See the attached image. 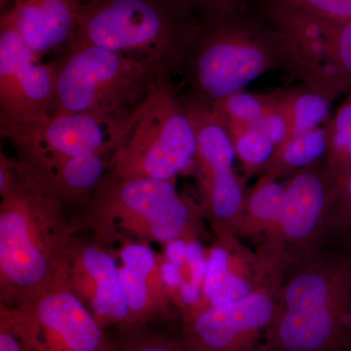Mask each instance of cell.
Here are the masks:
<instances>
[{
    "mask_svg": "<svg viewBox=\"0 0 351 351\" xmlns=\"http://www.w3.org/2000/svg\"><path fill=\"white\" fill-rule=\"evenodd\" d=\"M0 195L1 306H16L60 280L82 223L36 167L2 152Z\"/></svg>",
    "mask_w": 351,
    "mask_h": 351,
    "instance_id": "6da1fadb",
    "label": "cell"
},
{
    "mask_svg": "<svg viewBox=\"0 0 351 351\" xmlns=\"http://www.w3.org/2000/svg\"><path fill=\"white\" fill-rule=\"evenodd\" d=\"M260 351H351V258L318 248L286 269Z\"/></svg>",
    "mask_w": 351,
    "mask_h": 351,
    "instance_id": "7a4b0ae2",
    "label": "cell"
},
{
    "mask_svg": "<svg viewBox=\"0 0 351 351\" xmlns=\"http://www.w3.org/2000/svg\"><path fill=\"white\" fill-rule=\"evenodd\" d=\"M203 217L201 205L180 195L176 182L106 177L82 223L101 243L166 245L176 239L197 240Z\"/></svg>",
    "mask_w": 351,
    "mask_h": 351,
    "instance_id": "3957f363",
    "label": "cell"
},
{
    "mask_svg": "<svg viewBox=\"0 0 351 351\" xmlns=\"http://www.w3.org/2000/svg\"><path fill=\"white\" fill-rule=\"evenodd\" d=\"M189 76L195 100L211 105L274 69L295 73L287 41L276 27L235 18L221 21L189 44Z\"/></svg>",
    "mask_w": 351,
    "mask_h": 351,
    "instance_id": "277c9868",
    "label": "cell"
},
{
    "mask_svg": "<svg viewBox=\"0 0 351 351\" xmlns=\"http://www.w3.org/2000/svg\"><path fill=\"white\" fill-rule=\"evenodd\" d=\"M196 149L186 105L178 100L169 75L163 73L129 119L107 177L176 182L193 171Z\"/></svg>",
    "mask_w": 351,
    "mask_h": 351,
    "instance_id": "5b68a950",
    "label": "cell"
},
{
    "mask_svg": "<svg viewBox=\"0 0 351 351\" xmlns=\"http://www.w3.org/2000/svg\"><path fill=\"white\" fill-rule=\"evenodd\" d=\"M163 73L141 60L90 44H75L58 68L53 113L128 119Z\"/></svg>",
    "mask_w": 351,
    "mask_h": 351,
    "instance_id": "8992f818",
    "label": "cell"
},
{
    "mask_svg": "<svg viewBox=\"0 0 351 351\" xmlns=\"http://www.w3.org/2000/svg\"><path fill=\"white\" fill-rule=\"evenodd\" d=\"M193 36L180 34L149 0H107L82 11L75 44H90L169 73L184 62Z\"/></svg>",
    "mask_w": 351,
    "mask_h": 351,
    "instance_id": "52a82bcc",
    "label": "cell"
},
{
    "mask_svg": "<svg viewBox=\"0 0 351 351\" xmlns=\"http://www.w3.org/2000/svg\"><path fill=\"white\" fill-rule=\"evenodd\" d=\"M338 191L325 163L319 161L298 171L285 182L276 226L256 250L279 276L319 248L331 226Z\"/></svg>",
    "mask_w": 351,
    "mask_h": 351,
    "instance_id": "ba28073f",
    "label": "cell"
},
{
    "mask_svg": "<svg viewBox=\"0 0 351 351\" xmlns=\"http://www.w3.org/2000/svg\"><path fill=\"white\" fill-rule=\"evenodd\" d=\"M0 324L29 351H117L105 329L62 280L16 306H0Z\"/></svg>",
    "mask_w": 351,
    "mask_h": 351,
    "instance_id": "9c48e42d",
    "label": "cell"
},
{
    "mask_svg": "<svg viewBox=\"0 0 351 351\" xmlns=\"http://www.w3.org/2000/svg\"><path fill=\"white\" fill-rule=\"evenodd\" d=\"M272 25L287 41L295 75L308 86L339 97L351 89V21L332 22L274 3Z\"/></svg>",
    "mask_w": 351,
    "mask_h": 351,
    "instance_id": "30bf717a",
    "label": "cell"
},
{
    "mask_svg": "<svg viewBox=\"0 0 351 351\" xmlns=\"http://www.w3.org/2000/svg\"><path fill=\"white\" fill-rule=\"evenodd\" d=\"M129 119L119 121L88 113L54 112L32 121H0V131L19 149L20 158L43 164L117 149Z\"/></svg>",
    "mask_w": 351,
    "mask_h": 351,
    "instance_id": "8fae6325",
    "label": "cell"
},
{
    "mask_svg": "<svg viewBox=\"0 0 351 351\" xmlns=\"http://www.w3.org/2000/svg\"><path fill=\"white\" fill-rule=\"evenodd\" d=\"M186 108L197 141L191 174L199 182L203 214L212 226H223L232 232L241 216L246 193L244 181L233 166L237 156L232 138L209 105L193 99Z\"/></svg>",
    "mask_w": 351,
    "mask_h": 351,
    "instance_id": "7c38bea8",
    "label": "cell"
},
{
    "mask_svg": "<svg viewBox=\"0 0 351 351\" xmlns=\"http://www.w3.org/2000/svg\"><path fill=\"white\" fill-rule=\"evenodd\" d=\"M0 31V121L27 122L52 114L58 68L41 64L6 15Z\"/></svg>",
    "mask_w": 351,
    "mask_h": 351,
    "instance_id": "4fadbf2b",
    "label": "cell"
},
{
    "mask_svg": "<svg viewBox=\"0 0 351 351\" xmlns=\"http://www.w3.org/2000/svg\"><path fill=\"white\" fill-rule=\"evenodd\" d=\"M279 279L239 301L206 307L184 319L186 350L260 351L276 311Z\"/></svg>",
    "mask_w": 351,
    "mask_h": 351,
    "instance_id": "5bb4252c",
    "label": "cell"
},
{
    "mask_svg": "<svg viewBox=\"0 0 351 351\" xmlns=\"http://www.w3.org/2000/svg\"><path fill=\"white\" fill-rule=\"evenodd\" d=\"M213 228L215 241L206 256L200 300L184 319L206 307L239 301L281 277L232 230L218 226Z\"/></svg>",
    "mask_w": 351,
    "mask_h": 351,
    "instance_id": "9a60e30c",
    "label": "cell"
},
{
    "mask_svg": "<svg viewBox=\"0 0 351 351\" xmlns=\"http://www.w3.org/2000/svg\"><path fill=\"white\" fill-rule=\"evenodd\" d=\"M60 280L82 300L104 329L131 326L119 265L98 240H73Z\"/></svg>",
    "mask_w": 351,
    "mask_h": 351,
    "instance_id": "2e32d148",
    "label": "cell"
},
{
    "mask_svg": "<svg viewBox=\"0 0 351 351\" xmlns=\"http://www.w3.org/2000/svg\"><path fill=\"white\" fill-rule=\"evenodd\" d=\"M82 8L78 0H16L7 17L39 57L73 43Z\"/></svg>",
    "mask_w": 351,
    "mask_h": 351,
    "instance_id": "e0dca14e",
    "label": "cell"
},
{
    "mask_svg": "<svg viewBox=\"0 0 351 351\" xmlns=\"http://www.w3.org/2000/svg\"><path fill=\"white\" fill-rule=\"evenodd\" d=\"M120 250V283L130 313V324L136 325L162 313L152 289V274L158 258L149 245L138 242H125Z\"/></svg>",
    "mask_w": 351,
    "mask_h": 351,
    "instance_id": "ac0fdd59",
    "label": "cell"
},
{
    "mask_svg": "<svg viewBox=\"0 0 351 351\" xmlns=\"http://www.w3.org/2000/svg\"><path fill=\"white\" fill-rule=\"evenodd\" d=\"M115 151L108 149L89 156L31 164L66 202H75L96 193L107 177Z\"/></svg>",
    "mask_w": 351,
    "mask_h": 351,
    "instance_id": "d6986e66",
    "label": "cell"
},
{
    "mask_svg": "<svg viewBox=\"0 0 351 351\" xmlns=\"http://www.w3.org/2000/svg\"><path fill=\"white\" fill-rule=\"evenodd\" d=\"M285 184L263 174L245 197L241 216L232 232L260 246L276 226L282 207Z\"/></svg>",
    "mask_w": 351,
    "mask_h": 351,
    "instance_id": "ffe728a7",
    "label": "cell"
},
{
    "mask_svg": "<svg viewBox=\"0 0 351 351\" xmlns=\"http://www.w3.org/2000/svg\"><path fill=\"white\" fill-rule=\"evenodd\" d=\"M326 149V126L293 136L276 147L262 173L276 180L294 175L317 162Z\"/></svg>",
    "mask_w": 351,
    "mask_h": 351,
    "instance_id": "44dd1931",
    "label": "cell"
},
{
    "mask_svg": "<svg viewBox=\"0 0 351 351\" xmlns=\"http://www.w3.org/2000/svg\"><path fill=\"white\" fill-rule=\"evenodd\" d=\"M278 103L287 117V138L319 128L329 115L334 95L306 85L299 89L277 92Z\"/></svg>",
    "mask_w": 351,
    "mask_h": 351,
    "instance_id": "7402d4cb",
    "label": "cell"
},
{
    "mask_svg": "<svg viewBox=\"0 0 351 351\" xmlns=\"http://www.w3.org/2000/svg\"><path fill=\"white\" fill-rule=\"evenodd\" d=\"M274 93L269 95L237 92L211 104L212 112L225 126L228 135H237L249 129L256 128L267 108L271 104Z\"/></svg>",
    "mask_w": 351,
    "mask_h": 351,
    "instance_id": "603a6c76",
    "label": "cell"
},
{
    "mask_svg": "<svg viewBox=\"0 0 351 351\" xmlns=\"http://www.w3.org/2000/svg\"><path fill=\"white\" fill-rule=\"evenodd\" d=\"M325 166L337 186L351 173V89L326 125Z\"/></svg>",
    "mask_w": 351,
    "mask_h": 351,
    "instance_id": "cb8c5ba5",
    "label": "cell"
},
{
    "mask_svg": "<svg viewBox=\"0 0 351 351\" xmlns=\"http://www.w3.org/2000/svg\"><path fill=\"white\" fill-rule=\"evenodd\" d=\"M230 138L246 178L263 171L276 151L274 143L258 128L241 132Z\"/></svg>",
    "mask_w": 351,
    "mask_h": 351,
    "instance_id": "d4e9b609",
    "label": "cell"
},
{
    "mask_svg": "<svg viewBox=\"0 0 351 351\" xmlns=\"http://www.w3.org/2000/svg\"><path fill=\"white\" fill-rule=\"evenodd\" d=\"M332 22L351 21V0H272Z\"/></svg>",
    "mask_w": 351,
    "mask_h": 351,
    "instance_id": "484cf974",
    "label": "cell"
},
{
    "mask_svg": "<svg viewBox=\"0 0 351 351\" xmlns=\"http://www.w3.org/2000/svg\"><path fill=\"white\" fill-rule=\"evenodd\" d=\"M263 132L267 138L276 145V149L279 145L282 144L287 138L289 133V123L287 117L284 114L278 103L277 92L274 93V99L271 104L267 108L262 119L256 127Z\"/></svg>",
    "mask_w": 351,
    "mask_h": 351,
    "instance_id": "4316f807",
    "label": "cell"
},
{
    "mask_svg": "<svg viewBox=\"0 0 351 351\" xmlns=\"http://www.w3.org/2000/svg\"><path fill=\"white\" fill-rule=\"evenodd\" d=\"M117 351H188L182 341L147 337L129 341Z\"/></svg>",
    "mask_w": 351,
    "mask_h": 351,
    "instance_id": "83f0119b",
    "label": "cell"
},
{
    "mask_svg": "<svg viewBox=\"0 0 351 351\" xmlns=\"http://www.w3.org/2000/svg\"><path fill=\"white\" fill-rule=\"evenodd\" d=\"M335 219L343 221L351 230V173L339 186L338 199L332 211V223Z\"/></svg>",
    "mask_w": 351,
    "mask_h": 351,
    "instance_id": "f1b7e54d",
    "label": "cell"
},
{
    "mask_svg": "<svg viewBox=\"0 0 351 351\" xmlns=\"http://www.w3.org/2000/svg\"><path fill=\"white\" fill-rule=\"evenodd\" d=\"M165 246L166 260L181 269L186 263V246H188V242L186 240L176 239L166 244Z\"/></svg>",
    "mask_w": 351,
    "mask_h": 351,
    "instance_id": "f546056e",
    "label": "cell"
},
{
    "mask_svg": "<svg viewBox=\"0 0 351 351\" xmlns=\"http://www.w3.org/2000/svg\"><path fill=\"white\" fill-rule=\"evenodd\" d=\"M0 351H29L22 339L9 328L0 324Z\"/></svg>",
    "mask_w": 351,
    "mask_h": 351,
    "instance_id": "4dcf8cb0",
    "label": "cell"
},
{
    "mask_svg": "<svg viewBox=\"0 0 351 351\" xmlns=\"http://www.w3.org/2000/svg\"><path fill=\"white\" fill-rule=\"evenodd\" d=\"M204 1L214 2L219 5H223V9L226 11L232 10L235 4V0H204Z\"/></svg>",
    "mask_w": 351,
    "mask_h": 351,
    "instance_id": "1f68e13d",
    "label": "cell"
}]
</instances>
